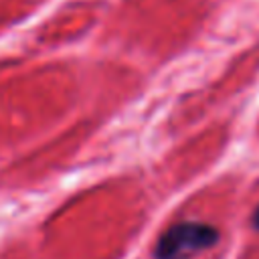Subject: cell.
I'll use <instances>...</instances> for the list:
<instances>
[{
    "label": "cell",
    "instance_id": "cell-1",
    "mask_svg": "<svg viewBox=\"0 0 259 259\" xmlns=\"http://www.w3.org/2000/svg\"><path fill=\"white\" fill-rule=\"evenodd\" d=\"M219 241V231L204 223H178L170 227L156 245L158 259H190L192 255L212 247Z\"/></svg>",
    "mask_w": 259,
    "mask_h": 259
},
{
    "label": "cell",
    "instance_id": "cell-2",
    "mask_svg": "<svg viewBox=\"0 0 259 259\" xmlns=\"http://www.w3.org/2000/svg\"><path fill=\"white\" fill-rule=\"evenodd\" d=\"M253 225L259 229V206H257V210H255V214H253Z\"/></svg>",
    "mask_w": 259,
    "mask_h": 259
}]
</instances>
